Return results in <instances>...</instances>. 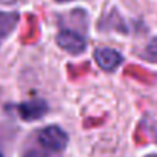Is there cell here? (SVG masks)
I'll return each instance as SVG.
<instances>
[{
	"instance_id": "8",
	"label": "cell",
	"mask_w": 157,
	"mask_h": 157,
	"mask_svg": "<svg viewBox=\"0 0 157 157\" xmlns=\"http://www.w3.org/2000/svg\"><path fill=\"white\" fill-rule=\"evenodd\" d=\"M57 2H62L63 3V2H72V0H57Z\"/></svg>"
},
{
	"instance_id": "9",
	"label": "cell",
	"mask_w": 157,
	"mask_h": 157,
	"mask_svg": "<svg viewBox=\"0 0 157 157\" xmlns=\"http://www.w3.org/2000/svg\"><path fill=\"white\" fill-rule=\"evenodd\" d=\"M148 157H157V155H148Z\"/></svg>"
},
{
	"instance_id": "10",
	"label": "cell",
	"mask_w": 157,
	"mask_h": 157,
	"mask_svg": "<svg viewBox=\"0 0 157 157\" xmlns=\"http://www.w3.org/2000/svg\"><path fill=\"white\" fill-rule=\"evenodd\" d=\"M0 157H3V154H2V152H0Z\"/></svg>"
},
{
	"instance_id": "7",
	"label": "cell",
	"mask_w": 157,
	"mask_h": 157,
	"mask_svg": "<svg viewBox=\"0 0 157 157\" xmlns=\"http://www.w3.org/2000/svg\"><path fill=\"white\" fill-rule=\"evenodd\" d=\"M23 157H48V155H45V154H43V152H40V151L31 149V151H28Z\"/></svg>"
},
{
	"instance_id": "1",
	"label": "cell",
	"mask_w": 157,
	"mask_h": 157,
	"mask_svg": "<svg viewBox=\"0 0 157 157\" xmlns=\"http://www.w3.org/2000/svg\"><path fill=\"white\" fill-rule=\"evenodd\" d=\"M39 143L48 151L60 152L68 145V136L59 126H46L39 132Z\"/></svg>"
},
{
	"instance_id": "6",
	"label": "cell",
	"mask_w": 157,
	"mask_h": 157,
	"mask_svg": "<svg viewBox=\"0 0 157 157\" xmlns=\"http://www.w3.org/2000/svg\"><path fill=\"white\" fill-rule=\"evenodd\" d=\"M143 57L149 62H157V37L152 39L148 46L145 48V52H143Z\"/></svg>"
},
{
	"instance_id": "4",
	"label": "cell",
	"mask_w": 157,
	"mask_h": 157,
	"mask_svg": "<svg viewBox=\"0 0 157 157\" xmlns=\"http://www.w3.org/2000/svg\"><path fill=\"white\" fill-rule=\"evenodd\" d=\"M17 111L23 120L29 122V120H37V119L43 117L48 111V105L40 99H34V100L20 103L17 106Z\"/></svg>"
},
{
	"instance_id": "2",
	"label": "cell",
	"mask_w": 157,
	"mask_h": 157,
	"mask_svg": "<svg viewBox=\"0 0 157 157\" xmlns=\"http://www.w3.org/2000/svg\"><path fill=\"white\" fill-rule=\"evenodd\" d=\"M56 42H57V45H59L63 51H66V52H69V54H72V56L82 54V52L85 51V48H86L85 39H83L80 34H77V33H74V31H69V29L60 31V33L57 34V37H56Z\"/></svg>"
},
{
	"instance_id": "3",
	"label": "cell",
	"mask_w": 157,
	"mask_h": 157,
	"mask_svg": "<svg viewBox=\"0 0 157 157\" xmlns=\"http://www.w3.org/2000/svg\"><path fill=\"white\" fill-rule=\"evenodd\" d=\"M94 60L96 63L105 69V71H114L123 60V57L120 56V52H117L116 49L111 48H99L94 51Z\"/></svg>"
},
{
	"instance_id": "5",
	"label": "cell",
	"mask_w": 157,
	"mask_h": 157,
	"mask_svg": "<svg viewBox=\"0 0 157 157\" xmlns=\"http://www.w3.org/2000/svg\"><path fill=\"white\" fill-rule=\"evenodd\" d=\"M16 22H17V16L16 14L0 13V42H2V39L16 26Z\"/></svg>"
}]
</instances>
